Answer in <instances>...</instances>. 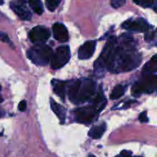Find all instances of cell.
<instances>
[{
	"label": "cell",
	"mask_w": 157,
	"mask_h": 157,
	"mask_svg": "<svg viewBox=\"0 0 157 157\" xmlns=\"http://www.w3.org/2000/svg\"><path fill=\"white\" fill-rule=\"evenodd\" d=\"M136 5L142 6L144 8L153 7L155 11H156V0H133Z\"/></svg>",
	"instance_id": "cell-20"
},
{
	"label": "cell",
	"mask_w": 157,
	"mask_h": 157,
	"mask_svg": "<svg viewBox=\"0 0 157 157\" xmlns=\"http://www.w3.org/2000/svg\"><path fill=\"white\" fill-rule=\"evenodd\" d=\"M139 120L141 123H147L148 122L149 119L148 117H147V112L144 111L140 114L139 116Z\"/></svg>",
	"instance_id": "cell-24"
},
{
	"label": "cell",
	"mask_w": 157,
	"mask_h": 157,
	"mask_svg": "<svg viewBox=\"0 0 157 157\" xmlns=\"http://www.w3.org/2000/svg\"><path fill=\"white\" fill-rule=\"evenodd\" d=\"M127 89V87L124 85H122V84H118L116 87L113 88V91L110 94V98L111 100H115L118 99L121 97H122L123 95L125 93V90Z\"/></svg>",
	"instance_id": "cell-19"
},
{
	"label": "cell",
	"mask_w": 157,
	"mask_h": 157,
	"mask_svg": "<svg viewBox=\"0 0 157 157\" xmlns=\"http://www.w3.org/2000/svg\"><path fill=\"white\" fill-rule=\"evenodd\" d=\"M29 39L32 42L38 44H43L51 36V32L48 29L44 26L34 27L29 32Z\"/></svg>",
	"instance_id": "cell-9"
},
{
	"label": "cell",
	"mask_w": 157,
	"mask_h": 157,
	"mask_svg": "<svg viewBox=\"0 0 157 157\" xmlns=\"http://www.w3.org/2000/svg\"><path fill=\"white\" fill-rule=\"evenodd\" d=\"M10 8L23 21H30L32 14L26 6L25 0H13L10 2Z\"/></svg>",
	"instance_id": "cell-8"
},
{
	"label": "cell",
	"mask_w": 157,
	"mask_h": 157,
	"mask_svg": "<svg viewBox=\"0 0 157 157\" xmlns=\"http://www.w3.org/2000/svg\"><path fill=\"white\" fill-rule=\"evenodd\" d=\"M4 4V0H0V6H2Z\"/></svg>",
	"instance_id": "cell-28"
},
{
	"label": "cell",
	"mask_w": 157,
	"mask_h": 157,
	"mask_svg": "<svg viewBox=\"0 0 157 157\" xmlns=\"http://www.w3.org/2000/svg\"><path fill=\"white\" fill-rule=\"evenodd\" d=\"M106 130H107V125L105 123H103L102 124L92 127L88 132V136L94 140H99L102 137Z\"/></svg>",
	"instance_id": "cell-15"
},
{
	"label": "cell",
	"mask_w": 157,
	"mask_h": 157,
	"mask_svg": "<svg viewBox=\"0 0 157 157\" xmlns=\"http://www.w3.org/2000/svg\"><path fill=\"white\" fill-rule=\"evenodd\" d=\"M0 115H1V114H0Z\"/></svg>",
	"instance_id": "cell-32"
},
{
	"label": "cell",
	"mask_w": 157,
	"mask_h": 157,
	"mask_svg": "<svg viewBox=\"0 0 157 157\" xmlns=\"http://www.w3.org/2000/svg\"><path fill=\"white\" fill-rule=\"evenodd\" d=\"M96 92V83L91 79L81 80L78 96L75 104H80L88 101Z\"/></svg>",
	"instance_id": "cell-5"
},
{
	"label": "cell",
	"mask_w": 157,
	"mask_h": 157,
	"mask_svg": "<svg viewBox=\"0 0 157 157\" xmlns=\"http://www.w3.org/2000/svg\"><path fill=\"white\" fill-rule=\"evenodd\" d=\"M1 90H2V87H1V85H0V91H1Z\"/></svg>",
	"instance_id": "cell-31"
},
{
	"label": "cell",
	"mask_w": 157,
	"mask_h": 157,
	"mask_svg": "<svg viewBox=\"0 0 157 157\" xmlns=\"http://www.w3.org/2000/svg\"><path fill=\"white\" fill-rule=\"evenodd\" d=\"M96 45L97 42L94 40L86 41L78 50V58L81 60H87L91 58L95 52Z\"/></svg>",
	"instance_id": "cell-11"
},
{
	"label": "cell",
	"mask_w": 157,
	"mask_h": 157,
	"mask_svg": "<svg viewBox=\"0 0 157 157\" xmlns=\"http://www.w3.org/2000/svg\"><path fill=\"white\" fill-rule=\"evenodd\" d=\"M80 84H81V80H76L74 82H72L71 84H70L68 87V93H67L68 98L70 101H71L75 104L76 103V99L77 96H78V88H79Z\"/></svg>",
	"instance_id": "cell-17"
},
{
	"label": "cell",
	"mask_w": 157,
	"mask_h": 157,
	"mask_svg": "<svg viewBox=\"0 0 157 157\" xmlns=\"http://www.w3.org/2000/svg\"><path fill=\"white\" fill-rule=\"evenodd\" d=\"M52 87H53L54 92L58 95L63 101H64L66 94V87L67 85V82L58 80H53L52 81Z\"/></svg>",
	"instance_id": "cell-13"
},
{
	"label": "cell",
	"mask_w": 157,
	"mask_h": 157,
	"mask_svg": "<svg viewBox=\"0 0 157 157\" xmlns=\"http://www.w3.org/2000/svg\"><path fill=\"white\" fill-rule=\"evenodd\" d=\"M50 105L52 111L55 113L61 123H64L66 119V110L62 105L58 104L52 98L50 99Z\"/></svg>",
	"instance_id": "cell-14"
},
{
	"label": "cell",
	"mask_w": 157,
	"mask_h": 157,
	"mask_svg": "<svg viewBox=\"0 0 157 157\" xmlns=\"http://www.w3.org/2000/svg\"><path fill=\"white\" fill-rule=\"evenodd\" d=\"M53 52L50 46L37 44L28 51L27 56L33 64L38 66H45L52 59Z\"/></svg>",
	"instance_id": "cell-2"
},
{
	"label": "cell",
	"mask_w": 157,
	"mask_h": 157,
	"mask_svg": "<svg viewBox=\"0 0 157 157\" xmlns=\"http://www.w3.org/2000/svg\"><path fill=\"white\" fill-rule=\"evenodd\" d=\"M75 121L81 124H90L94 119L95 116L98 113L96 107L91 106L80 107L76 109L74 112Z\"/></svg>",
	"instance_id": "cell-7"
},
{
	"label": "cell",
	"mask_w": 157,
	"mask_h": 157,
	"mask_svg": "<svg viewBox=\"0 0 157 157\" xmlns=\"http://www.w3.org/2000/svg\"><path fill=\"white\" fill-rule=\"evenodd\" d=\"M116 41L117 38L115 37H110L107 41V44L104 46L100 57L94 62V73L98 77L104 76L106 70H107V63H108L109 58H110L111 51Z\"/></svg>",
	"instance_id": "cell-3"
},
{
	"label": "cell",
	"mask_w": 157,
	"mask_h": 157,
	"mask_svg": "<svg viewBox=\"0 0 157 157\" xmlns=\"http://www.w3.org/2000/svg\"><path fill=\"white\" fill-rule=\"evenodd\" d=\"M70 58L71 51L69 46H60L52 55L51 59V66L53 69L61 68L68 62Z\"/></svg>",
	"instance_id": "cell-6"
},
{
	"label": "cell",
	"mask_w": 157,
	"mask_h": 157,
	"mask_svg": "<svg viewBox=\"0 0 157 157\" xmlns=\"http://www.w3.org/2000/svg\"><path fill=\"white\" fill-rule=\"evenodd\" d=\"M126 3V0H110V5L114 9L122 7Z\"/></svg>",
	"instance_id": "cell-22"
},
{
	"label": "cell",
	"mask_w": 157,
	"mask_h": 157,
	"mask_svg": "<svg viewBox=\"0 0 157 157\" xmlns=\"http://www.w3.org/2000/svg\"><path fill=\"white\" fill-rule=\"evenodd\" d=\"M155 38V32H147V34L146 35V37H145V39L147 40V41H152V40L153 39V38Z\"/></svg>",
	"instance_id": "cell-26"
},
{
	"label": "cell",
	"mask_w": 157,
	"mask_h": 157,
	"mask_svg": "<svg viewBox=\"0 0 157 157\" xmlns=\"http://www.w3.org/2000/svg\"><path fill=\"white\" fill-rule=\"evenodd\" d=\"M116 157H138V156H132V153L130 151H126L124 150L121 153V154L119 156Z\"/></svg>",
	"instance_id": "cell-27"
},
{
	"label": "cell",
	"mask_w": 157,
	"mask_h": 157,
	"mask_svg": "<svg viewBox=\"0 0 157 157\" xmlns=\"http://www.w3.org/2000/svg\"><path fill=\"white\" fill-rule=\"evenodd\" d=\"M122 28L126 30L133 31V32H148L150 26L145 19L139 18L136 19L130 18L127 20L122 24Z\"/></svg>",
	"instance_id": "cell-10"
},
{
	"label": "cell",
	"mask_w": 157,
	"mask_h": 157,
	"mask_svg": "<svg viewBox=\"0 0 157 157\" xmlns=\"http://www.w3.org/2000/svg\"><path fill=\"white\" fill-rule=\"evenodd\" d=\"M61 0H45L46 6H47L48 9L51 12H53L55 9L58 8L61 3Z\"/></svg>",
	"instance_id": "cell-21"
},
{
	"label": "cell",
	"mask_w": 157,
	"mask_h": 157,
	"mask_svg": "<svg viewBox=\"0 0 157 157\" xmlns=\"http://www.w3.org/2000/svg\"><path fill=\"white\" fill-rule=\"evenodd\" d=\"M18 110H20V111L21 112H24L26 110V108H27V103H26V101H25V100H23V101H21V102L18 104Z\"/></svg>",
	"instance_id": "cell-25"
},
{
	"label": "cell",
	"mask_w": 157,
	"mask_h": 157,
	"mask_svg": "<svg viewBox=\"0 0 157 157\" xmlns=\"http://www.w3.org/2000/svg\"><path fill=\"white\" fill-rule=\"evenodd\" d=\"M88 157H96V156H95L94 155H93V154H89Z\"/></svg>",
	"instance_id": "cell-29"
},
{
	"label": "cell",
	"mask_w": 157,
	"mask_h": 157,
	"mask_svg": "<svg viewBox=\"0 0 157 157\" xmlns=\"http://www.w3.org/2000/svg\"><path fill=\"white\" fill-rule=\"evenodd\" d=\"M120 39V41L117 40L107 63V70L113 73L130 71L136 68L142 61L136 43L130 35L123 34Z\"/></svg>",
	"instance_id": "cell-1"
},
{
	"label": "cell",
	"mask_w": 157,
	"mask_h": 157,
	"mask_svg": "<svg viewBox=\"0 0 157 157\" xmlns=\"http://www.w3.org/2000/svg\"><path fill=\"white\" fill-rule=\"evenodd\" d=\"M157 72V56L156 55L151 58L150 61L144 65L143 68L142 73L143 75H153V74H156Z\"/></svg>",
	"instance_id": "cell-16"
},
{
	"label": "cell",
	"mask_w": 157,
	"mask_h": 157,
	"mask_svg": "<svg viewBox=\"0 0 157 157\" xmlns=\"http://www.w3.org/2000/svg\"><path fill=\"white\" fill-rule=\"evenodd\" d=\"M2 101H3V100H2V98L1 97H0V103H1V102H2Z\"/></svg>",
	"instance_id": "cell-30"
},
{
	"label": "cell",
	"mask_w": 157,
	"mask_h": 157,
	"mask_svg": "<svg viewBox=\"0 0 157 157\" xmlns=\"http://www.w3.org/2000/svg\"><path fill=\"white\" fill-rule=\"evenodd\" d=\"M156 74L143 75V78L137 81L132 87V94L135 97L140 96L144 93H153L156 90Z\"/></svg>",
	"instance_id": "cell-4"
},
{
	"label": "cell",
	"mask_w": 157,
	"mask_h": 157,
	"mask_svg": "<svg viewBox=\"0 0 157 157\" xmlns=\"http://www.w3.org/2000/svg\"><path fill=\"white\" fill-rule=\"evenodd\" d=\"M0 40L5 43H8V44H11V41L10 39H9V36H8L7 34L5 33V32H0Z\"/></svg>",
	"instance_id": "cell-23"
},
{
	"label": "cell",
	"mask_w": 157,
	"mask_h": 157,
	"mask_svg": "<svg viewBox=\"0 0 157 157\" xmlns=\"http://www.w3.org/2000/svg\"><path fill=\"white\" fill-rule=\"evenodd\" d=\"M29 4L32 10L38 15H41L44 12V6L41 0H29Z\"/></svg>",
	"instance_id": "cell-18"
},
{
	"label": "cell",
	"mask_w": 157,
	"mask_h": 157,
	"mask_svg": "<svg viewBox=\"0 0 157 157\" xmlns=\"http://www.w3.org/2000/svg\"><path fill=\"white\" fill-rule=\"evenodd\" d=\"M54 38L59 42H67L69 39V35L67 29L61 23H55L52 27Z\"/></svg>",
	"instance_id": "cell-12"
}]
</instances>
